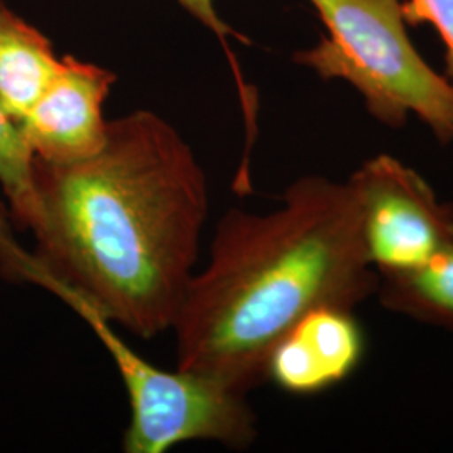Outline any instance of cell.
<instances>
[{"instance_id":"30bf717a","label":"cell","mask_w":453,"mask_h":453,"mask_svg":"<svg viewBox=\"0 0 453 453\" xmlns=\"http://www.w3.org/2000/svg\"><path fill=\"white\" fill-rule=\"evenodd\" d=\"M406 26L430 24L445 46V78L453 86V0H406L402 2Z\"/></svg>"},{"instance_id":"6da1fadb","label":"cell","mask_w":453,"mask_h":453,"mask_svg":"<svg viewBox=\"0 0 453 453\" xmlns=\"http://www.w3.org/2000/svg\"><path fill=\"white\" fill-rule=\"evenodd\" d=\"M37 250L19 249L0 217V262L11 274L71 294L134 336L173 326L195 275L211 211L192 148L158 114L108 121L96 155L73 163L34 157Z\"/></svg>"},{"instance_id":"8992f818","label":"cell","mask_w":453,"mask_h":453,"mask_svg":"<svg viewBox=\"0 0 453 453\" xmlns=\"http://www.w3.org/2000/svg\"><path fill=\"white\" fill-rule=\"evenodd\" d=\"M353 312L319 308L301 318L277 341L267 363V380L303 396L348 380L365 357V334Z\"/></svg>"},{"instance_id":"52a82bcc","label":"cell","mask_w":453,"mask_h":453,"mask_svg":"<svg viewBox=\"0 0 453 453\" xmlns=\"http://www.w3.org/2000/svg\"><path fill=\"white\" fill-rule=\"evenodd\" d=\"M46 35L0 0V106L20 123L61 69Z\"/></svg>"},{"instance_id":"8fae6325","label":"cell","mask_w":453,"mask_h":453,"mask_svg":"<svg viewBox=\"0 0 453 453\" xmlns=\"http://www.w3.org/2000/svg\"><path fill=\"white\" fill-rule=\"evenodd\" d=\"M180 4L192 14L196 17L200 22H203L211 31L217 34L224 46H226V35H235L239 37V34L235 33L234 29H230L226 22L217 16V11L213 7V0H179Z\"/></svg>"},{"instance_id":"9c48e42d","label":"cell","mask_w":453,"mask_h":453,"mask_svg":"<svg viewBox=\"0 0 453 453\" xmlns=\"http://www.w3.org/2000/svg\"><path fill=\"white\" fill-rule=\"evenodd\" d=\"M0 187L9 200L12 219L33 230L39 220V198L34 185V155L22 131L0 106Z\"/></svg>"},{"instance_id":"7a4b0ae2","label":"cell","mask_w":453,"mask_h":453,"mask_svg":"<svg viewBox=\"0 0 453 453\" xmlns=\"http://www.w3.org/2000/svg\"><path fill=\"white\" fill-rule=\"evenodd\" d=\"M380 275L346 181L296 180L269 213L230 209L173 326L177 372L247 396L267 380L277 341L311 311L355 309Z\"/></svg>"},{"instance_id":"277c9868","label":"cell","mask_w":453,"mask_h":453,"mask_svg":"<svg viewBox=\"0 0 453 453\" xmlns=\"http://www.w3.org/2000/svg\"><path fill=\"white\" fill-rule=\"evenodd\" d=\"M359 234L380 277L423 265L453 241V203L441 202L417 170L378 155L346 180Z\"/></svg>"},{"instance_id":"3957f363","label":"cell","mask_w":453,"mask_h":453,"mask_svg":"<svg viewBox=\"0 0 453 453\" xmlns=\"http://www.w3.org/2000/svg\"><path fill=\"white\" fill-rule=\"evenodd\" d=\"M329 35L294 61L349 82L380 123L402 128L415 114L440 143H453V86L415 49L400 0H309Z\"/></svg>"},{"instance_id":"5b68a950","label":"cell","mask_w":453,"mask_h":453,"mask_svg":"<svg viewBox=\"0 0 453 453\" xmlns=\"http://www.w3.org/2000/svg\"><path fill=\"white\" fill-rule=\"evenodd\" d=\"M114 82L111 71L65 56L56 80L19 123L34 157L73 163L96 155L106 142L103 106Z\"/></svg>"},{"instance_id":"ba28073f","label":"cell","mask_w":453,"mask_h":453,"mask_svg":"<svg viewBox=\"0 0 453 453\" xmlns=\"http://www.w3.org/2000/svg\"><path fill=\"white\" fill-rule=\"evenodd\" d=\"M376 296L391 312L453 333V241L413 271L380 277Z\"/></svg>"}]
</instances>
